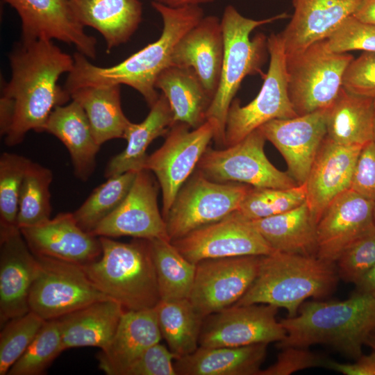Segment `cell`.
<instances>
[{
    "instance_id": "7dc6e473",
    "label": "cell",
    "mask_w": 375,
    "mask_h": 375,
    "mask_svg": "<svg viewBox=\"0 0 375 375\" xmlns=\"http://www.w3.org/2000/svg\"><path fill=\"white\" fill-rule=\"evenodd\" d=\"M176 356L159 342L146 349L124 375H177L173 360Z\"/></svg>"
},
{
    "instance_id": "f546056e",
    "label": "cell",
    "mask_w": 375,
    "mask_h": 375,
    "mask_svg": "<svg viewBox=\"0 0 375 375\" xmlns=\"http://www.w3.org/2000/svg\"><path fill=\"white\" fill-rule=\"evenodd\" d=\"M150 108L142 122L128 124L123 137L127 142L126 147L108 162L105 177L144 169L148 147L158 137L166 135L174 124L169 103L162 93Z\"/></svg>"
},
{
    "instance_id": "30bf717a",
    "label": "cell",
    "mask_w": 375,
    "mask_h": 375,
    "mask_svg": "<svg viewBox=\"0 0 375 375\" xmlns=\"http://www.w3.org/2000/svg\"><path fill=\"white\" fill-rule=\"evenodd\" d=\"M38 269L29 296V308L45 321L92 303L112 299L88 278L81 265L48 256H36Z\"/></svg>"
},
{
    "instance_id": "5bb4252c",
    "label": "cell",
    "mask_w": 375,
    "mask_h": 375,
    "mask_svg": "<svg viewBox=\"0 0 375 375\" xmlns=\"http://www.w3.org/2000/svg\"><path fill=\"white\" fill-rule=\"evenodd\" d=\"M261 256L212 258L197 262L190 301L204 318L235 304L255 280Z\"/></svg>"
},
{
    "instance_id": "9c48e42d",
    "label": "cell",
    "mask_w": 375,
    "mask_h": 375,
    "mask_svg": "<svg viewBox=\"0 0 375 375\" xmlns=\"http://www.w3.org/2000/svg\"><path fill=\"white\" fill-rule=\"evenodd\" d=\"M270 56L267 73L253 100L242 106L233 99L228 111L224 146L233 145L254 130L275 119L297 117L288 93L286 53L281 33L267 38Z\"/></svg>"
},
{
    "instance_id": "8fae6325",
    "label": "cell",
    "mask_w": 375,
    "mask_h": 375,
    "mask_svg": "<svg viewBox=\"0 0 375 375\" xmlns=\"http://www.w3.org/2000/svg\"><path fill=\"white\" fill-rule=\"evenodd\" d=\"M266 138L260 128L224 149L208 147L197 170L210 180L253 188H290L299 185L288 172L275 167L264 151Z\"/></svg>"
},
{
    "instance_id": "e0dca14e",
    "label": "cell",
    "mask_w": 375,
    "mask_h": 375,
    "mask_svg": "<svg viewBox=\"0 0 375 375\" xmlns=\"http://www.w3.org/2000/svg\"><path fill=\"white\" fill-rule=\"evenodd\" d=\"M22 21V40H57L74 45L88 58L96 57L97 40L87 34L69 0H3Z\"/></svg>"
},
{
    "instance_id": "f35d334b",
    "label": "cell",
    "mask_w": 375,
    "mask_h": 375,
    "mask_svg": "<svg viewBox=\"0 0 375 375\" xmlns=\"http://www.w3.org/2000/svg\"><path fill=\"white\" fill-rule=\"evenodd\" d=\"M305 202V183L285 189L251 187L236 212L253 221L290 211Z\"/></svg>"
},
{
    "instance_id": "ac0fdd59",
    "label": "cell",
    "mask_w": 375,
    "mask_h": 375,
    "mask_svg": "<svg viewBox=\"0 0 375 375\" xmlns=\"http://www.w3.org/2000/svg\"><path fill=\"white\" fill-rule=\"evenodd\" d=\"M374 206L350 189L335 197L317 223V256L335 263L345 249L375 228Z\"/></svg>"
},
{
    "instance_id": "11a10c76",
    "label": "cell",
    "mask_w": 375,
    "mask_h": 375,
    "mask_svg": "<svg viewBox=\"0 0 375 375\" xmlns=\"http://www.w3.org/2000/svg\"><path fill=\"white\" fill-rule=\"evenodd\" d=\"M373 140L375 141V113H374V136H373Z\"/></svg>"
},
{
    "instance_id": "ba28073f",
    "label": "cell",
    "mask_w": 375,
    "mask_h": 375,
    "mask_svg": "<svg viewBox=\"0 0 375 375\" xmlns=\"http://www.w3.org/2000/svg\"><path fill=\"white\" fill-rule=\"evenodd\" d=\"M251 187L215 181L197 170L181 188L164 218L170 241L238 210Z\"/></svg>"
},
{
    "instance_id": "60d3db41",
    "label": "cell",
    "mask_w": 375,
    "mask_h": 375,
    "mask_svg": "<svg viewBox=\"0 0 375 375\" xmlns=\"http://www.w3.org/2000/svg\"><path fill=\"white\" fill-rule=\"evenodd\" d=\"M31 160L4 152L0 158V229L18 228L19 197L22 183Z\"/></svg>"
},
{
    "instance_id": "bcb514c9",
    "label": "cell",
    "mask_w": 375,
    "mask_h": 375,
    "mask_svg": "<svg viewBox=\"0 0 375 375\" xmlns=\"http://www.w3.org/2000/svg\"><path fill=\"white\" fill-rule=\"evenodd\" d=\"M281 349L276 361L267 369H261L259 375H290L308 368L326 367L328 360L306 347H287Z\"/></svg>"
},
{
    "instance_id": "603a6c76",
    "label": "cell",
    "mask_w": 375,
    "mask_h": 375,
    "mask_svg": "<svg viewBox=\"0 0 375 375\" xmlns=\"http://www.w3.org/2000/svg\"><path fill=\"white\" fill-rule=\"evenodd\" d=\"M224 57L221 19L203 17L176 44L172 65L192 68L213 98L219 86Z\"/></svg>"
},
{
    "instance_id": "1f68e13d",
    "label": "cell",
    "mask_w": 375,
    "mask_h": 375,
    "mask_svg": "<svg viewBox=\"0 0 375 375\" xmlns=\"http://www.w3.org/2000/svg\"><path fill=\"white\" fill-rule=\"evenodd\" d=\"M251 222L274 251L317 256V224L306 202L290 211Z\"/></svg>"
},
{
    "instance_id": "d590c367",
    "label": "cell",
    "mask_w": 375,
    "mask_h": 375,
    "mask_svg": "<svg viewBox=\"0 0 375 375\" xmlns=\"http://www.w3.org/2000/svg\"><path fill=\"white\" fill-rule=\"evenodd\" d=\"M149 242L160 300L189 299L196 264L187 260L169 240L153 239Z\"/></svg>"
},
{
    "instance_id": "7a4b0ae2",
    "label": "cell",
    "mask_w": 375,
    "mask_h": 375,
    "mask_svg": "<svg viewBox=\"0 0 375 375\" xmlns=\"http://www.w3.org/2000/svg\"><path fill=\"white\" fill-rule=\"evenodd\" d=\"M160 15L162 30L160 38L122 62L110 67L92 64L88 58L76 52L74 67L68 74L65 88L72 91L88 85H126L137 90L151 107L159 94L155 87L158 76L172 65V56L178 40L203 17L198 5L171 8L152 1Z\"/></svg>"
},
{
    "instance_id": "681fc988",
    "label": "cell",
    "mask_w": 375,
    "mask_h": 375,
    "mask_svg": "<svg viewBox=\"0 0 375 375\" xmlns=\"http://www.w3.org/2000/svg\"><path fill=\"white\" fill-rule=\"evenodd\" d=\"M326 367L345 375H375V351L362 354L353 363H340L328 359Z\"/></svg>"
},
{
    "instance_id": "ab89813d",
    "label": "cell",
    "mask_w": 375,
    "mask_h": 375,
    "mask_svg": "<svg viewBox=\"0 0 375 375\" xmlns=\"http://www.w3.org/2000/svg\"><path fill=\"white\" fill-rule=\"evenodd\" d=\"M64 351L58 320L45 321L38 334L12 365L7 375H40Z\"/></svg>"
},
{
    "instance_id": "8d00e7d4",
    "label": "cell",
    "mask_w": 375,
    "mask_h": 375,
    "mask_svg": "<svg viewBox=\"0 0 375 375\" xmlns=\"http://www.w3.org/2000/svg\"><path fill=\"white\" fill-rule=\"evenodd\" d=\"M53 172L31 161L23 178L19 197L17 225L19 229L33 226L50 219V185Z\"/></svg>"
},
{
    "instance_id": "44dd1931",
    "label": "cell",
    "mask_w": 375,
    "mask_h": 375,
    "mask_svg": "<svg viewBox=\"0 0 375 375\" xmlns=\"http://www.w3.org/2000/svg\"><path fill=\"white\" fill-rule=\"evenodd\" d=\"M19 230L36 256L83 265L101 254L99 238L83 230L71 212L60 213L53 219Z\"/></svg>"
},
{
    "instance_id": "ee69618b",
    "label": "cell",
    "mask_w": 375,
    "mask_h": 375,
    "mask_svg": "<svg viewBox=\"0 0 375 375\" xmlns=\"http://www.w3.org/2000/svg\"><path fill=\"white\" fill-rule=\"evenodd\" d=\"M324 42L328 49L335 53L354 50L375 53V25L360 22L351 15Z\"/></svg>"
},
{
    "instance_id": "ffe728a7",
    "label": "cell",
    "mask_w": 375,
    "mask_h": 375,
    "mask_svg": "<svg viewBox=\"0 0 375 375\" xmlns=\"http://www.w3.org/2000/svg\"><path fill=\"white\" fill-rule=\"evenodd\" d=\"M38 260L18 228L0 229V326L30 311Z\"/></svg>"
},
{
    "instance_id": "d6a6232c",
    "label": "cell",
    "mask_w": 375,
    "mask_h": 375,
    "mask_svg": "<svg viewBox=\"0 0 375 375\" xmlns=\"http://www.w3.org/2000/svg\"><path fill=\"white\" fill-rule=\"evenodd\" d=\"M375 102L342 87L329 108L326 137L342 145L363 146L373 140Z\"/></svg>"
},
{
    "instance_id": "2e32d148",
    "label": "cell",
    "mask_w": 375,
    "mask_h": 375,
    "mask_svg": "<svg viewBox=\"0 0 375 375\" xmlns=\"http://www.w3.org/2000/svg\"><path fill=\"white\" fill-rule=\"evenodd\" d=\"M157 196L158 186L149 171L138 172L122 202L90 233L96 237L131 236L170 241L165 221L158 209Z\"/></svg>"
},
{
    "instance_id": "6da1fadb",
    "label": "cell",
    "mask_w": 375,
    "mask_h": 375,
    "mask_svg": "<svg viewBox=\"0 0 375 375\" xmlns=\"http://www.w3.org/2000/svg\"><path fill=\"white\" fill-rule=\"evenodd\" d=\"M9 60L11 78L1 92L0 132L7 145L15 146L30 131L44 132L53 109L72 99L58 80L72 70L74 60L47 40H21Z\"/></svg>"
},
{
    "instance_id": "cb8c5ba5",
    "label": "cell",
    "mask_w": 375,
    "mask_h": 375,
    "mask_svg": "<svg viewBox=\"0 0 375 375\" xmlns=\"http://www.w3.org/2000/svg\"><path fill=\"white\" fill-rule=\"evenodd\" d=\"M362 0H292V17L281 33L287 55L327 38Z\"/></svg>"
},
{
    "instance_id": "7c38bea8",
    "label": "cell",
    "mask_w": 375,
    "mask_h": 375,
    "mask_svg": "<svg viewBox=\"0 0 375 375\" xmlns=\"http://www.w3.org/2000/svg\"><path fill=\"white\" fill-rule=\"evenodd\" d=\"M190 128L186 124L174 123L163 144L148 156L144 165V169L154 173L161 188L163 218L215 135V125L210 120Z\"/></svg>"
},
{
    "instance_id": "9a60e30c",
    "label": "cell",
    "mask_w": 375,
    "mask_h": 375,
    "mask_svg": "<svg viewBox=\"0 0 375 375\" xmlns=\"http://www.w3.org/2000/svg\"><path fill=\"white\" fill-rule=\"evenodd\" d=\"M171 242L194 264L206 259L265 256L274 251L251 222L236 211Z\"/></svg>"
},
{
    "instance_id": "7bdbcfd3",
    "label": "cell",
    "mask_w": 375,
    "mask_h": 375,
    "mask_svg": "<svg viewBox=\"0 0 375 375\" xmlns=\"http://www.w3.org/2000/svg\"><path fill=\"white\" fill-rule=\"evenodd\" d=\"M375 265V228L356 240L335 262L339 278L355 285Z\"/></svg>"
},
{
    "instance_id": "db71d44e",
    "label": "cell",
    "mask_w": 375,
    "mask_h": 375,
    "mask_svg": "<svg viewBox=\"0 0 375 375\" xmlns=\"http://www.w3.org/2000/svg\"><path fill=\"white\" fill-rule=\"evenodd\" d=\"M365 345L369 347L375 351V326L367 335Z\"/></svg>"
},
{
    "instance_id": "836d02e7",
    "label": "cell",
    "mask_w": 375,
    "mask_h": 375,
    "mask_svg": "<svg viewBox=\"0 0 375 375\" xmlns=\"http://www.w3.org/2000/svg\"><path fill=\"white\" fill-rule=\"evenodd\" d=\"M119 85H88L70 93L84 110L97 142L123 138L131 122L123 112Z\"/></svg>"
},
{
    "instance_id": "4316f807",
    "label": "cell",
    "mask_w": 375,
    "mask_h": 375,
    "mask_svg": "<svg viewBox=\"0 0 375 375\" xmlns=\"http://www.w3.org/2000/svg\"><path fill=\"white\" fill-rule=\"evenodd\" d=\"M72 9L85 27L98 31L108 53L126 42L142 21L140 0H69Z\"/></svg>"
},
{
    "instance_id": "277c9868",
    "label": "cell",
    "mask_w": 375,
    "mask_h": 375,
    "mask_svg": "<svg viewBox=\"0 0 375 375\" xmlns=\"http://www.w3.org/2000/svg\"><path fill=\"white\" fill-rule=\"evenodd\" d=\"M339 278L334 262L274 251L261 256L255 280L235 304H269L294 317L307 299L330 294Z\"/></svg>"
},
{
    "instance_id": "5b68a950",
    "label": "cell",
    "mask_w": 375,
    "mask_h": 375,
    "mask_svg": "<svg viewBox=\"0 0 375 375\" xmlns=\"http://www.w3.org/2000/svg\"><path fill=\"white\" fill-rule=\"evenodd\" d=\"M99 238L100 257L81 265L91 281L125 310L156 307L160 297L149 240L124 243Z\"/></svg>"
},
{
    "instance_id": "e575fe53",
    "label": "cell",
    "mask_w": 375,
    "mask_h": 375,
    "mask_svg": "<svg viewBox=\"0 0 375 375\" xmlns=\"http://www.w3.org/2000/svg\"><path fill=\"white\" fill-rule=\"evenodd\" d=\"M155 308L162 338L176 358L197 350L204 317L190 300H160Z\"/></svg>"
},
{
    "instance_id": "d6986e66",
    "label": "cell",
    "mask_w": 375,
    "mask_h": 375,
    "mask_svg": "<svg viewBox=\"0 0 375 375\" xmlns=\"http://www.w3.org/2000/svg\"><path fill=\"white\" fill-rule=\"evenodd\" d=\"M328 108L288 119H272L260 127L284 158L288 173L297 183H306L326 135Z\"/></svg>"
},
{
    "instance_id": "f5cc1de1",
    "label": "cell",
    "mask_w": 375,
    "mask_h": 375,
    "mask_svg": "<svg viewBox=\"0 0 375 375\" xmlns=\"http://www.w3.org/2000/svg\"><path fill=\"white\" fill-rule=\"evenodd\" d=\"M215 0H153V1L160 3L171 8H180L187 6H195L202 3H208Z\"/></svg>"
},
{
    "instance_id": "7402d4cb",
    "label": "cell",
    "mask_w": 375,
    "mask_h": 375,
    "mask_svg": "<svg viewBox=\"0 0 375 375\" xmlns=\"http://www.w3.org/2000/svg\"><path fill=\"white\" fill-rule=\"evenodd\" d=\"M362 147L340 144L324 138L305 183L306 203L316 224L328 204L350 189Z\"/></svg>"
},
{
    "instance_id": "83f0119b",
    "label": "cell",
    "mask_w": 375,
    "mask_h": 375,
    "mask_svg": "<svg viewBox=\"0 0 375 375\" xmlns=\"http://www.w3.org/2000/svg\"><path fill=\"white\" fill-rule=\"evenodd\" d=\"M267 344L243 347H199L175 359L177 375H259Z\"/></svg>"
},
{
    "instance_id": "3957f363",
    "label": "cell",
    "mask_w": 375,
    "mask_h": 375,
    "mask_svg": "<svg viewBox=\"0 0 375 375\" xmlns=\"http://www.w3.org/2000/svg\"><path fill=\"white\" fill-rule=\"evenodd\" d=\"M280 322L286 336L278 348L327 344L356 360L375 326V295L356 291L342 301H306Z\"/></svg>"
},
{
    "instance_id": "74e56055",
    "label": "cell",
    "mask_w": 375,
    "mask_h": 375,
    "mask_svg": "<svg viewBox=\"0 0 375 375\" xmlns=\"http://www.w3.org/2000/svg\"><path fill=\"white\" fill-rule=\"evenodd\" d=\"M136 174L137 172L130 171L112 176L96 188L82 205L73 212L79 226L90 233L122 202L130 190Z\"/></svg>"
},
{
    "instance_id": "d4e9b609",
    "label": "cell",
    "mask_w": 375,
    "mask_h": 375,
    "mask_svg": "<svg viewBox=\"0 0 375 375\" xmlns=\"http://www.w3.org/2000/svg\"><path fill=\"white\" fill-rule=\"evenodd\" d=\"M161 338L155 307L125 310L112 340L97 355L99 367L107 375H124L146 349Z\"/></svg>"
},
{
    "instance_id": "f6af8a7d",
    "label": "cell",
    "mask_w": 375,
    "mask_h": 375,
    "mask_svg": "<svg viewBox=\"0 0 375 375\" xmlns=\"http://www.w3.org/2000/svg\"><path fill=\"white\" fill-rule=\"evenodd\" d=\"M342 87L375 102V53L363 52L351 60L344 72Z\"/></svg>"
},
{
    "instance_id": "8992f818",
    "label": "cell",
    "mask_w": 375,
    "mask_h": 375,
    "mask_svg": "<svg viewBox=\"0 0 375 375\" xmlns=\"http://www.w3.org/2000/svg\"><path fill=\"white\" fill-rule=\"evenodd\" d=\"M285 13L256 20L241 15L232 5L225 7L221 19L224 36V57L218 88L206 112V120L215 127L214 140L224 146L226 117L229 107L243 79L262 74L267 49V38L258 34L250 38L256 28L287 17Z\"/></svg>"
},
{
    "instance_id": "9f6ffc18",
    "label": "cell",
    "mask_w": 375,
    "mask_h": 375,
    "mask_svg": "<svg viewBox=\"0 0 375 375\" xmlns=\"http://www.w3.org/2000/svg\"><path fill=\"white\" fill-rule=\"evenodd\" d=\"M374 219H375V206H374Z\"/></svg>"
},
{
    "instance_id": "f1b7e54d",
    "label": "cell",
    "mask_w": 375,
    "mask_h": 375,
    "mask_svg": "<svg viewBox=\"0 0 375 375\" xmlns=\"http://www.w3.org/2000/svg\"><path fill=\"white\" fill-rule=\"evenodd\" d=\"M125 309L113 299L92 303L57 319L64 351L82 347L103 349L117 330Z\"/></svg>"
},
{
    "instance_id": "816d5d0a",
    "label": "cell",
    "mask_w": 375,
    "mask_h": 375,
    "mask_svg": "<svg viewBox=\"0 0 375 375\" xmlns=\"http://www.w3.org/2000/svg\"><path fill=\"white\" fill-rule=\"evenodd\" d=\"M356 290L375 295V265L356 284Z\"/></svg>"
},
{
    "instance_id": "f907efd6",
    "label": "cell",
    "mask_w": 375,
    "mask_h": 375,
    "mask_svg": "<svg viewBox=\"0 0 375 375\" xmlns=\"http://www.w3.org/2000/svg\"><path fill=\"white\" fill-rule=\"evenodd\" d=\"M352 15L360 22L375 25V0H362Z\"/></svg>"
},
{
    "instance_id": "484cf974",
    "label": "cell",
    "mask_w": 375,
    "mask_h": 375,
    "mask_svg": "<svg viewBox=\"0 0 375 375\" xmlns=\"http://www.w3.org/2000/svg\"><path fill=\"white\" fill-rule=\"evenodd\" d=\"M44 132L62 142L70 155L75 176L83 181H88L95 169L101 146L81 106L72 100L56 107L49 117Z\"/></svg>"
},
{
    "instance_id": "b9f144b4",
    "label": "cell",
    "mask_w": 375,
    "mask_h": 375,
    "mask_svg": "<svg viewBox=\"0 0 375 375\" xmlns=\"http://www.w3.org/2000/svg\"><path fill=\"white\" fill-rule=\"evenodd\" d=\"M45 320L33 311L8 321L0 333V375H6L32 342Z\"/></svg>"
},
{
    "instance_id": "52a82bcc",
    "label": "cell",
    "mask_w": 375,
    "mask_h": 375,
    "mask_svg": "<svg viewBox=\"0 0 375 375\" xmlns=\"http://www.w3.org/2000/svg\"><path fill=\"white\" fill-rule=\"evenodd\" d=\"M353 59L350 53L328 50L324 40L286 54L288 93L297 116L331 106Z\"/></svg>"
},
{
    "instance_id": "4fadbf2b",
    "label": "cell",
    "mask_w": 375,
    "mask_h": 375,
    "mask_svg": "<svg viewBox=\"0 0 375 375\" xmlns=\"http://www.w3.org/2000/svg\"><path fill=\"white\" fill-rule=\"evenodd\" d=\"M278 308L266 303L234 304L206 316L199 344L202 347H243L279 342L286 331L276 315Z\"/></svg>"
},
{
    "instance_id": "c3c4849f",
    "label": "cell",
    "mask_w": 375,
    "mask_h": 375,
    "mask_svg": "<svg viewBox=\"0 0 375 375\" xmlns=\"http://www.w3.org/2000/svg\"><path fill=\"white\" fill-rule=\"evenodd\" d=\"M350 190L375 202V141L364 144L358 155Z\"/></svg>"
},
{
    "instance_id": "4dcf8cb0",
    "label": "cell",
    "mask_w": 375,
    "mask_h": 375,
    "mask_svg": "<svg viewBox=\"0 0 375 375\" xmlns=\"http://www.w3.org/2000/svg\"><path fill=\"white\" fill-rule=\"evenodd\" d=\"M155 87L167 98L174 123L197 128L206 121L212 97L192 68L168 67L157 78Z\"/></svg>"
}]
</instances>
